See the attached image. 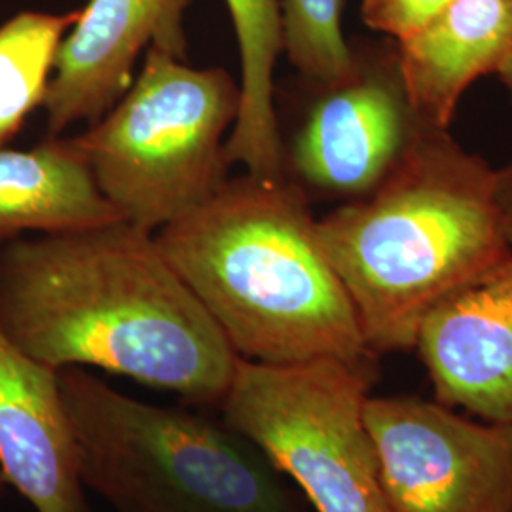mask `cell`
I'll use <instances>...</instances> for the list:
<instances>
[{"mask_svg":"<svg viewBox=\"0 0 512 512\" xmlns=\"http://www.w3.org/2000/svg\"><path fill=\"white\" fill-rule=\"evenodd\" d=\"M0 325L42 365L95 366L220 404L238 355L156 234L126 220L0 247Z\"/></svg>","mask_w":512,"mask_h":512,"instance_id":"obj_1","label":"cell"},{"mask_svg":"<svg viewBox=\"0 0 512 512\" xmlns=\"http://www.w3.org/2000/svg\"><path fill=\"white\" fill-rule=\"evenodd\" d=\"M156 241L239 359L374 363L308 196L289 175L230 177Z\"/></svg>","mask_w":512,"mask_h":512,"instance_id":"obj_2","label":"cell"},{"mask_svg":"<svg viewBox=\"0 0 512 512\" xmlns=\"http://www.w3.org/2000/svg\"><path fill=\"white\" fill-rule=\"evenodd\" d=\"M317 232L374 355L414 349L429 311L512 256L494 167L427 126L384 183L317 219Z\"/></svg>","mask_w":512,"mask_h":512,"instance_id":"obj_3","label":"cell"},{"mask_svg":"<svg viewBox=\"0 0 512 512\" xmlns=\"http://www.w3.org/2000/svg\"><path fill=\"white\" fill-rule=\"evenodd\" d=\"M78 476L118 512H298L281 473L226 423L59 370Z\"/></svg>","mask_w":512,"mask_h":512,"instance_id":"obj_4","label":"cell"},{"mask_svg":"<svg viewBox=\"0 0 512 512\" xmlns=\"http://www.w3.org/2000/svg\"><path fill=\"white\" fill-rule=\"evenodd\" d=\"M238 110L226 69L148 48L128 92L73 139L120 219L156 234L228 183Z\"/></svg>","mask_w":512,"mask_h":512,"instance_id":"obj_5","label":"cell"},{"mask_svg":"<svg viewBox=\"0 0 512 512\" xmlns=\"http://www.w3.org/2000/svg\"><path fill=\"white\" fill-rule=\"evenodd\" d=\"M374 363L239 359L224 423L289 476L317 512H389L365 421Z\"/></svg>","mask_w":512,"mask_h":512,"instance_id":"obj_6","label":"cell"},{"mask_svg":"<svg viewBox=\"0 0 512 512\" xmlns=\"http://www.w3.org/2000/svg\"><path fill=\"white\" fill-rule=\"evenodd\" d=\"M365 421L389 512H512V423L416 397H368Z\"/></svg>","mask_w":512,"mask_h":512,"instance_id":"obj_7","label":"cell"},{"mask_svg":"<svg viewBox=\"0 0 512 512\" xmlns=\"http://www.w3.org/2000/svg\"><path fill=\"white\" fill-rule=\"evenodd\" d=\"M353 71L323 86L287 152L302 188L363 198L401 162L421 128L408 103L395 40L351 44Z\"/></svg>","mask_w":512,"mask_h":512,"instance_id":"obj_8","label":"cell"},{"mask_svg":"<svg viewBox=\"0 0 512 512\" xmlns=\"http://www.w3.org/2000/svg\"><path fill=\"white\" fill-rule=\"evenodd\" d=\"M192 0H90L65 35L46 110L48 137L78 122L93 124L128 92L148 48L184 59V12Z\"/></svg>","mask_w":512,"mask_h":512,"instance_id":"obj_9","label":"cell"},{"mask_svg":"<svg viewBox=\"0 0 512 512\" xmlns=\"http://www.w3.org/2000/svg\"><path fill=\"white\" fill-rule=\"evenodd\" d=\"M414 349L439 403L512 423V256L429 311Z\"/></svg>","mask_w":512,"mask_h":512,"instance_id":"obj_10","label":"cell"},{"mask_svg":"<svg viewBox=\"0 0 512 512\" xmlns=\"http://www.w3.org/2000/svg\"><path fill=\"white\" fill-rule=\"evenodd\" d=\"M0 473L35 512H88L59 370L0 325Z\"/></svg>","mask_w":512,"mask_h":512,"instance_id":"obj_11","label":"cell"},{"mask_svg":"<svg viewBox=\"0 0 512 512\" xmlns=\"http://www.w3.org/2000/svg\"><path fill=\"white\" fill-rule=\"evenodd\" d=\"M395 46L421 126L448 129L463 93L511 54L512 0H450Z\"/></svg>","mask_w":512,"mask_h":512,"instance_id":"obj_12","label":"cell"},{"mask_svg":"<svg viewBox=\"0 0 512 512\" xmlns=\"http://www.w3.org/2000/svg\"><path fill=\"white\" fill-rule=\"evenodd\" d=\"M120 219L73 137L29 150L0 148V247L27 232L55 234Z\"/></svg>","mask_w":512,"mask_h":512,"instance_id":"obj_13","label":"cell"},{"mask_svg":"<svg viewBox=\"0 0 512 512\" xmlns=\"http://www.w3.org/2000/svg\"><path fill=\"white\" fill-rule=\"evenodd\" d=\"M238 38L241 78L236 124L226 150L260 179L287 177V150L274 107V73L283 54L281 0H226Z\"/></svg>","mask_w":512,"mask_h":512,"instance_id":"obj_14","label":"cell"},{"mask_svg":"<svg viewBox=\"0 0 512 512\" xmlns=\"http://www.w3.org/2000/svg\"><path fill=\"white\" fill-rule=\"evenodd\" d=\"M78 18L80 10H27L0 25V148L18 135L33 110L44 105L57 50Z\"/></svg>","mask_w":512,"mask_h":512,"instance_id":"obj_15","label":"cell"},{"mask_svg":"<svg viewBox=\"0 0 512 512\" xmlns=\"http://www.w3.org/2000/svg\"><path fill=\"white\" fill-rule=\"evenodd\" d=\"M344 10L346 0H281L283 54L315 84H336L353 71Z\"/></svg>","mask_w":512,"mask_h":512,"instance_id":"obj_16","label":"cell"},{"mask_svg":"<svg viewBox=\"0 0 512 512\" xmlns=\"http://www.w3.org/2000/svg\"><path fill=\"white\" fill-rule=\"evenodd\" d=\"M450 0H363L361 16L366 27L391 40H403Z\"/></svg>","mask_w":512,"mask_h":512,"instance_id":"obj_17","label":"cell"},{"mask_svg":"<svg viewBox=\"0 0 512 512\" xmlns=\"http://www.w3.org/2000/svg\"><path fill=\"white\" fill-rule=\"evenodd\" d=\"M495 207L503 236L512 253V160L495 169Z\"/></svg>","mask_w":512,"mask_h":512,"instance_id":"obj_18","label":"cell"},{"mask_svg":"<svg viewBox=\"0 0 512 512\" xmlns=\"http://www.w3.org/2000/svg\"><path fill=\"white\" fill-rule=\"evenodd\" d=\"M495 74L499 76V80H501L503 88H505L507 93H509V99H511L512 103V50L511 54L507 55L505 63L499 67V71H497Z\"/></svg>","mask_w":512,"mask_h":512,"instance_id":"obj_19","label":"cell"},{"mask_svg":"<svg viewBox=\"0 0 512 512\" xmlns=\"http://www.w3.org/2000/svg\"><path fill=\"white\" fill-rule=\"evenodd\" d=\"M2 484H6V482H4V476L0 473V488H2Z\"/></svg>","mask_w":512,"mask_h":512,"instance_id":"obj_20","label":"cell"}]
</instances>
